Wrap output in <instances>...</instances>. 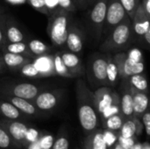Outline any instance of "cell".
Listing matches in <instances>:
<instances>
[{
  "label": "cell",
  "mask_w": 150,
  "mask_h": 149,
  "mask_svg": "<svg viewBox=\"0 0 150 149\" xmlns=\"http://www.w3.org/2000/svg\"><path fill=\"white\" fill-rule=\"evenodd\" d=\"M76 94L79 122L84 133L88 134L99 128L100 126L99 116L95 107L93 91L87 87L83 80L78 79Z\"/></svg>",
  "instance_id": "obj_1"
},
{
  "label": "cell",
  "mask_w": 150,
  "mask_h": 149,
  "mask_svg": "<svg viewBox=\"0 0 150 149\" xmlns=\"http://www.w3.org/2000/svg\"><path fill=\"white\" fill-rule=\"evenodd\" d=\"M70 21L71 12L60 7L48 15L47 33L54 46L62 47L65 45Z\"/></svg>",
  "instance_id": "obj_2"
},
{
  "label": "cell",
  "mask_w": 150,
  "mask_h": 149,
  "mask_svg": "<svg viewBox=\"0 0 150 149\" xmlns=\"http://www.w3.org/2000/svg\"><path fill=\"white\" fill-rule=\"evenodd\" d=\"M133 36L132 20L127 16L106 35L105 40L100 46V49L103 52L119 51L129 45Z\"/></svg>",
  "instance_id": "obj_3"
},
{
  "label": "cell",
  "mask_w": 150,
  "mask_h": 149,
  "mask_svg": "<svg viewBox=\"0 0 150 149\" xmlns=\"http://www.w3.org/2000/svg\"><path fill=\"white\" fill-rule=\"evenodd\" d=\"M127 17V14L120 0H109L105 18L103 25L102 34L106 36L114 27L120 24Z\"/></svg>",
  "instance_id": "obj_4"
},
{
  "label": "cell",
  "mask_w": 150,
  "mask_h": 149,
  "mask_svg": "<svg viewBox=\"0 0 150 149\" xmlns=\"http://www.w3.org/2000/svg\"><path fill=\"white\" fill-rule=\"evenodd\" d=\"M63 96V90H41L32 101L38 110L46 113L57 107Z\"/></svg>",
  "instance_id": "obj_5"
},
{
  "label": "cell",
  "mask_w": 150,
  "mask_h": 149,
  "mask_svg": "<svg viewBox=\"0 0 150 149\" xmlns=\"http://www.w3.org/2000/svg\"><path fill=\"white\" fill-rule=\"evenodd\" d=\"M108 1L109 0H97L96 3L92 5V9L89 14L91 28L93 35L97 39H99L102 35Z\"/></svg>",
  "instance_id": "obj_6"
},
{
  "label": "cell",
  "mask_w": 150,
  "mask_h": 149,
  "mask_svg": "<svg viewBox=\"0 0 150 149\" xmlns=\"http://www.w3.org/2000/svg\"><path fill=\"white\" fill-rule=\"evenodd\" d=\"M1 91L3 95H11L33 101L34 97L41 91V88L33 83H21L3 86Z\"/></svg>",
  "instance_id": "obj_7"
},
{
  "label": "cell",
  "mask_w": 150,
  "mask_h": 149,
  "mask_svg": "<svg viewBox=\"0 0 150 149\" xmlns=\"http://www.w3.org/2000/svg\"><path fill=\"white\" fill-rule=\"evenodd\" d=\"M113 57V61L118 68L120 79H127L133 75L143 73L145 64L143 62H133L127 58L126 53H118Z\"/></svg>",
  "instance_id": "obj_8"
},
{
  "label": "cell",
  "mask_w": 150,
  "mask_h": 149,
  "mask_svg": "<svg viewBox=\"0 0 150 149\" xmlns=\"http://www.w3.org/2000/svg\"><path fill=\"white\" fill-rule=\"evenodd\" d=\"M2 125L8 132L13 145L18 148H25V135L27 130V126L19 120L13 119H0Z\"/></svg>",
  "instance_id": "obj_9"
},
{
  "label": "cell",
  "mask_w": 150,
  "mask_h": 149,
  "mask_svg": "<svg viewBox=\"0 0 150 149\" xmlns=\"http://www.w3.org/2000/svg\"><path fill=\"white\" fill-rule=\"evenodd\" d=\"M93 96L95 107L98 116L112 103L120 98L119 93L108 86H102L98 88L93 92Z\"/></svg>",
  "instance_id": "obj_10"
},
{
  "label": "cell",
  "mask_w": 150,
  "mask_h": 149,
  "mask_svg": "<svg viewBox=\"0 0 150 149\" xmlns=\"http://www.w3.org/2000/svg\"><path fill=\"white\" fill-rule=\"evenodd\" d=\"M83 39L84 36L81 28L76 24L70 21L65 43L69 51L76 54H80L83 47Z\"/></svg>",
  "instance_id": "obj_11"
},
{
  "label": "cell",
  "mask_w": 150,
  "mask_h": 149,
  "mask_svg": "<svg viewBox=\"0 0 150 149\" xmlns=\"http://www.w3.org/2000/svg\"><path fill=\"white\" fill-rule=\"evenodd\" d=\"M121 93L120 95V111L124 119H130L134 117L133 111V96L131 91V85L128 79H122V84L120 88Z\"/></svg>",
  "instance_id": "obj_12"
},
{
  "label": "cell",
  "mask_w": 150,
  "mask_h": 149,
  "mask_svg": "<svg viewBox=\"0 0 150 149\" xmlns=\"http://www.w3.org/2000/svg\"><path fill=\"white\" fill-rule=\"evenodd\" d=\"M131 20L134 35L143 39L144 33L150 29V17L146 14L141 3Z\"/></svg>",
  "instance_id": "obj_13"
},
{
  "label": "cell",
  "mask_w": 150,
  "mask_h": 149,
  "mask_svg": "<svg viewBox=\"0 0 150 149\" xmlns=\"http://www.w3.org/2000/svg\"><path fill=\"white\" fill-rule=\"evenodd\" d=\"M4 98L8 102L11 103L18 111H20L25 116L40 117V116L44 115V112L38 110L36 108V106L33 104L32 101H29V100H26L24 98H20V97H17L14 96H11V95H4Z\"/></svg>",
  "instance_id": "obj_14"
},
{
  "label": "cell",
  "mask_w": 150,
  "mask_h": 149,
  "mask_svg": "<svg viewBox=\"0 0 150 149\" xmlns=\"http://www.w3.org/2000/svg\"><path fill=\"white\" fill-rule=\"evenodd\" d=\"M62 60L66 66L67 69L72 75L73 77L81 76L84 74V68L80 57L71 52H62L61 53Z\"/></svg>",
  "instance_id": "obj_15"
},
{
  "label": "cell",
  "mask_w": 150,
  "mask_h": 149,
  "mask_svg": "<svg viewBox=\"0 0 150 149\" xmlns=\"http://www.w3.org/2000/svg\"><path fill=\"white\" fill-rule=\"evenodd\" d=\"M32 61L35 68L38 69L40 78L55 75L54 69V54L48 53L44 54L33 58Z\"/></svg>",
  "instance_id": "obj_16"
},
{
  "label": "cell",
  "mask_w": 150,
  "mask_h": 149,
  "mask_svg": "<svg viewBox=\"0 0 150 149\" xmlns=\"http://www.w3.org/2000/svg\"><path fill=\"white\" fill-rule=\"evenodd\" d=\"M143 131V125L140 119L133 117L126 119L123 125L119 131V135L123 138H133L138 137Z\"/></svg>",
  "instance_id": "obj_17"
},
{
  "label": "cell",
  "mask_w": 150,
  "mask_h": 149,
  "mask_svg": "<svg viewBox=\"0 0 150 149\" xmlns=\"http://www.w3.org/2000/svg\"><path fill=\"white\" fill-rule=\"evenodd\" d=\"M106 66L107 56L103 55H98L93 59L91 63V72L98 83L103 86H108L106 78Z\"/></svg>",
  "instance_id": "obj_18"
},
{
  "label": "cell",
  "mask_w": 150,
  "mask_h": 149,
  "mask_svg": "<svg viewBox=\"0 0 150 149\" xmlns=\"http://www.w3.org/2000/svg\"><path fill=\"white\" fill-rule=\"evenodd\" d=\"M133 96V111L134 117L141 119L142 114L149 109V95L141 92L131 86Z\"/></svg>",
  "instance_id": "obj_19"
},
{
  "label": "cell",
  "mask_w": 150,
  "mask_h": 149,
  "mask_svg": "<svg viewBox=\"0 0 150 149\" xmlns=\"http://www.w3.org/2000/svg\"><path fill=\"white\" fill-rule=\"evenodd\" d=\"M83 149H108L103 137L102 129L98 128L86 135Z\"/></svg>",
  "instance_id": "obj_20"
},
{
  "label": "cell",
  "mask_w": 150,
  "mask_h": 149,
  "mask_svg": "<svg viewBox=\"0 0 150 149\" xmlns=\"http://www.w3.org/2000/svg\"><path fill=\"white\" fill-rule=\"evenodd\" d=\"M2 58H3L4 66H6L7 68L12 70H18L23 65L32 61L33 59V58H31L23 54H12L9 52H4Z\"/></svg>",
  "instance_id": "obj_21"
},
{
  "label": "cell",
  "mask_w": 150,
  "mask_h": 149,
  "mask_svg": "<svg viewBox=\"0 0 150 149\" xmlns=\"http://www.w3.org/2000/svg\"><path fill=\"white\" fill-rule=\"evenodd\" d=\"M5 40L6 43H16L25 41V34L17 24L10 18L5 20Z\"/></svg>",
  "instance_id": "obj_22"
},
{
  "label": "cell",
  "mask_w": 150,
  "mask_h": 149,
  "mask_svg": "<svg viewBox=\"0 0 150 149\" xmlns=\"http://www.w3.org/2000/svg\"><path fill=\"white\" fill-rule=\"evenodd\" d=\"M0 114L8 119L19 120V121L26 119V116L23 114L20 111H18L11 103L8 101L0 100Z\"/></svg>",
  "instance_id": "obj_23"
},
{
  "label": "cell",
  "mask_w": 150,
  "mask_h": 149,
  "mask_svg": "<svg viewBox=\"0 0 150 149\" xmlns=\"http://www.w3.org/2000/svg\"><path fill=\"white\" fill-rule=\"evenodd\" d=\"M106 78L108 85L114 87L119 80H120V74L118 68L113 61V57L111 55L107 56V66H106Z\"/></svg>",
  "instance_id": "obj_24"
},
{
  "label": "cell",
  "mask_w": 150,
  "mask_h": 149,
  "mask_svg": "<svg viewBox=\"0 0 150 149\" xmlns=\"http://www.w3.org/2000/svg\"><path fill=\"white\" fill-rule=\"evenodd\" d=\"M26 45L29 52L34 58L50 52V47L39 40H30L26 42Z\"/></svg>",
  "instance_id": "obj_25"
},
{
  "label": "cell",
  "mask_w": 150,
  "mask_h": 149,
  "mask_svg": "<svg viewBox=\"0 0 150 149\" xmlns=\"http://www.w3.org/2000/svg\"><path fill=\"white\" fill-rule=\"evenodd\" d=\"M127 79H128L130 85L133 88H134L135 90H137L141 92H143V93H146L149 95L148 82H147L146 76L143 73L133 75L130 77H128Z\"/></svg>",
  "instance_id": "obj_26"
},
{
  "label": "cell",
  "mask_w": 150,
  "mask_h": 149,
  "mask_svg": "<svg viewBox=\"0 0 150 149\" xmlns=\"http://www.w3.org/2000/svg\"><path fill=\"white\" fill-rule=\"evenodd\" d=\"M124 120H125V119L121 113L115 114L113 116L109 117L105 121H103L101 123V126H102L103 129H108V130L119 133V131L120 130V128L123 125Z\"/></svg>",
  "instance_id": "obj_27"
},
{
  "label": "cell",
  "mask_w": 150,
  "mask_h": 149,
  "mask_svg": "<svg viewBox=\"0 0 150 149\" xmlns=\"http://www.w3.org/2000/svg\"><path fill=\"white\" fill-rule=\"evenodd\" d=\"M5 52L12 53V54H23L31 58H34L28 50L26 42H16V43H6L5 44Z\"/></svg>",
  "instance_id": "obj_28"
},
{
  "label": "cell",
  "mask_w": 150,
  "mask_h": 149,
  "mask_svg": "<svg viewBox=\"0 0 150 149\" xmlns=\"http://www.w3.org/2000/svg\"><path fill=\"white\" fill-rule=\"evenodd\" d=\"M54 69L55 75H58L60 76L66 77V78H73L72 75L67 69L66 66L64 65L62 60L61 52H56L54 54Z\"/></svg>",
  "instance_id": "obj_29"
},
{
  "label": "cell",
  "mask_w": 150,
  "mask_h": 149,
  "mask_svg": "<svg viewBox=\"0 0 150 149\" xmlns=\"http://www.w3.org/2000/svg\"><path fill=\"white\" fill-rule=\"evenodd\" d=\"M18 72L25 76V77H29V78H40V73L38 71V69L35 68V66L33 65V61H30L25 65H23L19 69Z\"/></svg>",
  "instance_id": "obj_30"
},
{
  "label": "cell",
  "mask_w": 150,
  "mask_h": 149,
  "mask_svg": "<svg viewBox=\"0 0 150 149\" xmlns=\"http://www.w3.org/2000/svg\"><path fill=\"white\" fill-rule=\"evenodd\" d=\"M51 149H69V141L67 136L66 130H61L60 134L54 141V144Z\"/></svg>",
  "instance_id": "obj_31"
},
{
  "label": "cell",
  "mask_w": 150,
  "mask_h": 149,
  "mask_svg": "<svg viewBox=\"0 0 150 149\" xmlns=\"http://www.w3.org/2000/svg\"><path fill=\"white\" fill-rule=\"evenodd\" d=\"M122 6L124 7L127 16L132 19L140 3L141 0H120Z\"/></svg>",
  "instance_id": "obj_32"
},
{
  "label": "cell",
  "mask_w": 150,
  "mask_h": 149,
  "mask_svg": "<svg viewBox=\"0 0 150 149\" xmlns=\"http://www.w3.org/2000/svg\"><path fill=\"white\" fill-rule=\"evenodd\" d=\"M102 133H103V137L108 149L112 148L118 142L119 133L111 131L108 129H102Z\"/></svg>",
  "instance_id": "obj_33"
},
{
  "label": "cell",
  "mask_w": 150,
  "mask_h": 149,
  "mask_svg": "<svg viewBox=\"0 0 150 149\" xmlns=\"http://www.w3.org/2000/svg\"><path fill=\"white\" fill-rule=\"evenodd\" d=\"M12 145L13 143L8 132L2 125H0V148H11Z\"/></svg>",
  "instance_id": "obj_34"
},
{
  "label": "cell",
  "mask_w": 150,
  "mask_h": 149,
  "mask_svg": "<svg viewBox=\"0 0 150 149\" xmlns=\"http://www.w3.org/2000/svg\"><path fill=\"white\" fill-rule=\"evenodd\" d=\"M41 135V133H40L37 129L33 128V127H28L25 135V148L32 142L39 141L40 137Z\"/></svg>",
  "instance_id": "obj_35"
},
{
  "label": "cell",
  "mask_w": 150,
  "mask_h": 149,
  "mask_svg": "<svg viewBox=\"0 0 150 149\" xmlns=\"http://www.w3.org/2000/svg\"><path fill=\"white\" fill-rule=\"evenodd\" d=\"M127 54V58L135 63L138 62H143V54L142 53V51L139 48H132L130 49L127 53H126Z\"/></svg>",
  "instance_id": "obj_36"
},
{
  "label": "cell",
  "mask_w": 150,
  "mask_h": 149,
  "mask_svg": "<svg viewBox=\"0 0 150 149\" xmlns=\"http://www.w3.org/2000/svg\"><path fill=\"white\" fill-rule=\"evenodd\" d=\"M54 138L53 135L48 134V133H46V134L41 133L39 139V144L41 149H51L54 144Z\"/></svg>",
  "instance_id": "obj_37"
},
{
  "label": "cell",
  "mask_w": 150,
  "mask_h": 149,
  "mask_svg": "<svg viewBox=\"0 0 150 149\" xmlns=\"http://www.w3.org/2000/svg\"><path fill=\"white\" fill-rule=\"evenodd\" d=\"M28 3L36 11L41 12L42 14L48 16V11H47V6H46L45 0H28Z\"/></svg>",
  "instance_id": "obj_38"
},
{
  "label": "cell",
  "mask_w": 150,
  "mask_h": 149,
  "mask_svg": "<svg viewBox=\"0 0 150 149\" xmlns=\"http://www.w3.org/2000/svg\"><path fill=\"white\" fill-rule=\"evenodd\" d=\"M136 142H137L136 137L123 138L119 135V138H118V144H120V146H121L124 149H130Z\"/></svg>",
  "instance_id": "obj_39"
},
{
  "label": "cell",
  "mask_w": 150,
  "mask_h": 149,
  "mask_svg": "<svg viewBox=\"0 0 150 149\" xmlns=\"http://www.w3.org/2000/svg\"><path fill=\"white\" fill-rule=\"evenodd\" d=\"M141 121L143 125V128L145 129L146 134L148 137L150 136V113L149 109L142 114V116L141 117Z\"/></svg>",
  "instance_id": "obj_40"
},
{
  "label": "cell",
  "mask_w": 150,
  "mask_h": 149,
  "mask_svg": "<svg viewBox=\"0 0 150 149\" xmlns=\"http://www.w3.org/2000/svg\"><path fill=\"white\" fill-rule=\"evenodd\" d=\"M58 4L60 8L69 12H74L76 11V8L72 0H58Z\"/></svg>",
  "instance_id": "obj_41"
},
{
  "label": "cell",
  "mask_w": 150,
  "mask_h": 149,
  "mask_svg": "<svg viewBox=\"0 0 150 149\" xmlns=\"http://www.w3.org/2000/svg\"><path fill=\"white\" fill-rule=\"evenodd\" d=\"M5 20L6 18L1 16L0 17V47L4 46L6 44V40H5Z\"/></svg>",
  "instance_id": "obj_42"
},
{
  "label": "cell",
  "mask_w": 150,
  "mask_h": 149,
  "mask_svg": "<svg viewBox=\"0 0 150 149\" xmlns=\"http://www.w3.org/2000/svg\"><path fill=\"white\" fill-rule=\"evenodd\" d=\"M45 3L48 11V15H50L52 12H54L55 10H57L60 7L58 4V0H45Z\"/></svg>",
  "instance_id": "obj_43"
},
{
  "label": "cell",
  "mask_w": 150,
  "mask_h": 149,
  "mask_svg": "<svg viewBox=\"0 0 150 149\" xmlns=\"http://www.w3.org/2000/svg\"><path fill=\"white\" fill-rule=\"evenodd\" d=\"M76 10H84L85 8H87L88 5V2L87 0H72Z\"/></svg>",
  "instance_id": "obj_44"
},
{
  "label": "cell",
  "mask_w": 150,
  "mask_h": 149,
  "mask_svg": "<svg viewBox=\"0 0 150 149\" xmlns=\"http://www.w3.org/2000/svg\"><path fill=\"white\" fill-rule=\"evenodd\" d=\"M141 4L146 12V14L150 17V0H142L141 1Z\"/></svg>",
  "instance_id": "obj_45"
},
{
  "label": "cell",
  "mask_w": 150,
  "mask_h": 149,
  "mask_svg": "<svg viewBox=\"0 0 150 149\" xmlns=\"http://www.w3.org/2000/svg\"><path fill=\"white\" fill-rule=\"evenodd\" d=\"M26 149H41V148L39 144V141H34V142L28 144L26 146Z\"/></svg>",
  "instance_id": "obj_46"
},
{
  "label": "cell",
  "mask_w": 150,
  "mask_h": 149,
  "mask_svg": "<svg viewBox=\"0 0 150 149\" xmlns=\"http://www.w3.org/2000/svg\"><path fill=\"white\" fill-rule=\"evenodd\" d=\"M143 40L146 41V43H147L148 45H149L150 44V29L149 30H148V31L144 33V35H143Z\"/></svg>",
  "instance_id": "obj_47"
},
{
  "label": "cell",
  "mask_w": 150,
  "mask_h": 149,
  "mask_svg": "<svg viewBox=\"0 0 150 149\" xmlns=\"http://www.w3.org/2000/svg\"><path fill=\"white\" fill-rule=\"evenodd\" d=\"M130 149H142V144L140 142H136Z\"/></svg>",
  "instance_id": "obj_48"
},
{
  "label": "cell",
  "mask_w": 150,
  "mask_h": 149,
  "mask_svg": "<svg viewBox=\"0 0 150 149\" xmlns=\"http://www.w3.org/2000/svg\"><path fill=\"white\" fill-rule=\"evenodd\" d=\"M110 149H124L121 146H120V144H118V142L112 148H110Z\"/></svg>",
  "instance_id": "obj_49"
},
{
  "label": "cell",
  "mask_w": 150,
  "mask_h": 149,
  "mask_svg": "<svg viewBox=\"0 0 150 149\" xmlns=\"http://www.w3.org/2000/svg\"><path fill=\"white\" fill-rule=\"evenodd\" d=\"M4 66V61H3V58H2L1 55H0V71L2 70V68H3Z\"/></svg>",
  "instance_id": "obj_50"
},
{
  "label": "cell",
  "mask_w": 150,
  "mask_h": 149,
  "mask_svg": "<svg viewBox=\"0 0 150 149\" xmlns=\"http://www.w3.org/2000/svg\"><path fill=\"white\" fill-rule=\"evenodd\" d=\"M142 149H150L149 144L148 142H146V143L142 144Z\"/></svg>",
  "instance_id": "obj_51"
},
{
  "label": "cell",
  "mask_w": 150,
  "mask_h": 149,
  "mask_svg": "<svg viewBox=\"0 0 150 149\" xmlns=\"http://www.w3.org/2000/svg\"><path fill=\"white\" fill-rule=\"evenodd\" d=\"M96 1H97V0H87V2H88V5L92 6V5L96 3Z\"/></svg>",
  "instance_id": "obj_52"
}]
</instances>
